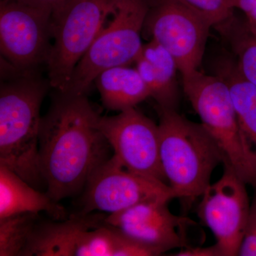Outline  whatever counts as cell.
I'll return each instance as SVG.
<instances>
[{"mask_svg":"<svg viewBox=\"0 0 256 256\" xmlns=\"http://www.w3.org/2000/svg\"><path fill=\"white\" fill-rule=\"evenodd\" d=\"M100 117L86 95L56 90L38 136L40 168L54 201L82 192L92 172L111 158Z\"/></svg>","mask_w":256,"mask_h":256,"instance_id":"1","label":"cell"},{"mask_svg":"<svg viewBox=\"0 0 256 256\" xmlns=\"http://www.w3.org/2000/svg\"><path fill=\"white\" fill-rule=\"evenodd\" d=\"M8 76L0 87V165L40 190L46 186L38 152L40 108L50 84L35 70L12 68Z\"/></svg>","mask_w":256,"mask_h":256,"instance_id":"2","label":"cell"},{"mask_svg":"<svg viewBox=\"0 0 256 256\" xmlns=\"http://www.w3.org/2000/svg\"><path fill=\"white\" fill-rule=\"evenodd\" d=\"M158 112L163 172L186 208L202 197L210 184L213 172L225 163V156L202 124L192 122L176 110L158 108Z\"/></svg>","mask_w":256,"mask_h":256,"instance_id":"3","label":"cell"},{"mask_svg":"<svg viewBox=\"0 0 256 256\" xmlns=\"http://www.w3.org/2000/svg\"><path fill=\"white\" fill-rule=\"evenodd\" d=\"M182 84L201 124L224 153V164L256 191V153L242 132L226 84L200 70L182 77Z\"/></svg>","mask_w":256,"mask_h":256,"instance_id":"4","label":"cell"},{"mask_svg":"<svg viewBox=\"0 0 256 256\" xmlns=\"http://www.w3.org/2000/svg\"><path fill=\"white\" fill-rule=\"evenodd\" d=\"M153 0H120L108 24L76 66L64 92L86 95L107 69L134 64L142 50V33Z\"/></svg>","mask_w":256,"mask_h":256,"instance_id":"5","label":"cell"},{"mask_svg":"<svg viewBox=\"0 0 256 256\" xmlns=\"http://www.w3.org/2000/svg\"><path fill=\"white\" fill-rule=\"evenodd\" d=\"M120 0H66L52 14L53 45L47 62L50 87L64 92L76 66Z\"/></svg>","mask_w":256,"mask_h":256,"instance_id":"6","label":"cell"},{"mask_svg":"<svg viewBox=\"0 0 256 256\" xmlns=\"http://www.w3.org/2000/svg\"><path fill=\"white\" fill-rule=\"evenodd\" d=\"M212 28L176 0H153L143 31L172 56L184 77L200 70Z\"/></svg>","mask_w":256,"mask_h":256,"instance_id":"7","label":"cell"},{"mask_svg":"<svg viewBox=\"0 0 256 256\" xmlns=\"http://www.w3.org/2000/svg\"><path fill=\"white\" fill-rule=\"evenodd\" d=\"M52 13L18 0L0 2V50L18 70L46 64L53 45Z\"/></svg>","mask_w":256,"mask_h":256,"instance_id":"8","label":"cell"},{"mask_svg":"<svg viewBox=\"0 0 256 256\" xmlns=\"http://www.w3.org/2000/svg\"><path fill=\"white\" fill-rule=\"evenodd\" d=\"M178 198L168 184L132 172L114 156L90 175L84 188L80 213L110 214L150 200Z\"/></svg>","mask_w":256,"mask_h":256,"instance_id":"9","label":"cell"},{"mask_svg":"<svg viewBox=\"0 0 256 256\" xmlns=\"http://www.w3.org/2000/svg\"><path fill=\"white\" fill-rule=\"evenodd\" d=\"M99 128L126 169L168 184L160 160L158 124L132 108L100 117Z\"/></svg>","mask_w":256,"mask_h":256,"instance_id":"10","label":"cell"},{"mask_svg":"<svg viewBox=\"0 0 256 256\" xmlns=\"http://www.w3.org/2000/svg\"><path fill=\"white\" fill-rule=\"evenodd\" d=\"M202 196L198 216L212 230L222 256H238L250 214L247 184L230 166Z\"/></svg>","mask_w":256,"mask_h":256,"instance_id":"11","label":"cell"},{"mask_svg":"<svg viewBox=\"0 0 256 256\" xmlns=\"http://www.w3.org/2000/svg\"><path fill=\"white\" fill-rule=\"evenodd\" d=\"M168 201L150 200L106 216L105 222L138 242L165 252L188 246L184 228L195 225L188 217L173 214Z\"/></svg>","mask_w":256,"mask_h":256,"instance_id":"12","label":"cell"},{"mask_svg":"<svg viewBox=\"0 0 256 256\" xmlns=\"http://www.w3.org/2000/svg\"><path fill=\"white\" fill-rule=\"evenodd\" d=\"M106 216L80 213L58 222L38 220L22 256H76L84 234L104 224Z\"/></svg>","mask_w":256,"mask_h":256,"instance_id":"13","label":"cell"},{"mask_svg":"<svg viewBox=\"0 0 256 256\" xmlns=\"http://www.w3.org/2000/svg\"><path fill=\"white\" fill-rule=\"evenodd\" d=\"M134 64L158 108L176 110L180 100V70L172 56L159 44L150 40L143 44Z\"/></svg>","mask_w":256,"mask_h":256,"instance_id":"14","label":"cell"},{"mask_svg":"<svg viewBox=\"0 0 256 256\" xmlns=\"http://www.w3.org/2000/svg\"><path fill=\"white\" fill-rule=\"evenodd\" d=\"M46 212L56 220H66V210L46 192L33 188L18 174L0 165V218L20 214Z\"/></svg>","mask_w":256,"mask_h":256,"instance_id":"15","label":"cell"},{"mask_svg":"<svg viewBox=\"0 0 256 256\" xmlns=\"http://www.w3.org/2000/svg\"><path fill=\"white\" fill-rule=\"evenodd\" d=\"M96 85L106 108L121 111L136 108L150 98V92L137 69L120 66L104 70L96 77Z\"/></svg>","mask_w":256,"mask_h":256,"instance_id":"16","label":"cell"},{"mask_svg":"<svg viewBox=\"0 0 256 256\" xmlns=\"http://www.w3.org/2000/svg\"><path fill=\"white\" fill-rule=\"evenodd\" d=\"M215 74L226 84L242 132L256 153V86L242 75L236 60L228 57L218 60Z\"/></svg>","mask_w":256,"mask_h":256,"instance_id":"17","label":"cell"},{"mask_svg":"<svg viewBox=\"0 0 256 256\" xmlns=\"http://www.w3.org/2000/svg\"><path fill=\"white\" fill-rule=\"evenodd\" d=\"M232 18L217 28L223 30L228 36L236 63L242 75L256 86V35L248 26L234 23Z\"/></svg>","mask_w":256,"mask_h":256,"instance_id":"18","label":"cell"},{"mask_svg":"<svg viewBox=\"0 0 256 256\" xmlns=\"http://www.w3.org/2000/svg\"><path fill=\"white\" fill-rule=\"evenodd\" d=\"M38 214L0 218V256H22L38 222Z\"/></svg>","mask_w":256,"mask_h":256,"instance_id":"19","label":"cell"},{"mask_svg":"<svg viewBox=\"0 0 256 256\" xmlns=\"http://www.w3.org/2000/svg\"><path fill=\"white\" fill-rule=\"evenodd\" d=\"M217 28L233 18L232 0H176Z\"/></svg>","mask_w":256,"mask_h":256,"instance_id":"20","label":"cell"},{"mask_svg":"<svg viewBox=\"0 0 256 256\" xmlns=\"http://www.w3.org/2000/svg\"><path fill=\"white\" fill-rule=\"evenodd\" d=\"M238 256H256V198L250 205L246 228Z\"/></svg>","mask_w":256,"mask_h":256,"instance_id":"21","label":"cell"},{"mask_svg":"<svg viewBox=\"0 0 256 256\" xmlns=\"http://www.w3.org/2000/svg\"><path fill=\"white\" fill-rule=\"evenodd\" d=\"M234 9L242 10L247 18V23L256 24V0H232Z\"/></svg>","mask_w":256,"mask_h":256,"instance_id":"22","label":"cell"},{"mask_svg":"<svg viewBox=\"0 0 256 256\" xmlns=\"http://www.w3.org/2000/svg\"><path fill=\"white\" fill-rule=\"evenodd\" d=\"M175 256H222L216 244L210 247H186Z\"/></svg>","mask_w":256,"mask_h":256,"instance_id":"23","label":"cell"},{"mask_svg":"<svg viewBox=\"0 0 256 256\" xmlns=\"http://www.w3.org/2000/svg\"><path fill=\"white\" fill-rule=\"evenodd\" d=\"M32 6L48 10L53 14L65 3L66 0H18Z\"/></svg>","mask_w":256,"mask_h":256,"instance_id":"24","label":"cell"},{"mask_svg":"<svg viewBox=\"0 0 256 256\" xmlns=\"http://www.w3.org/2000/svg\"><path fill=\"white\" fill-rule=\"evenodd\" d=\"M247 24L249 28H250V31L256 35V24H250L247 23Z\"/></svg>","mask_w":256,"mask_h":256,"instance_id":"25","label":"cell"}]
</instances>
